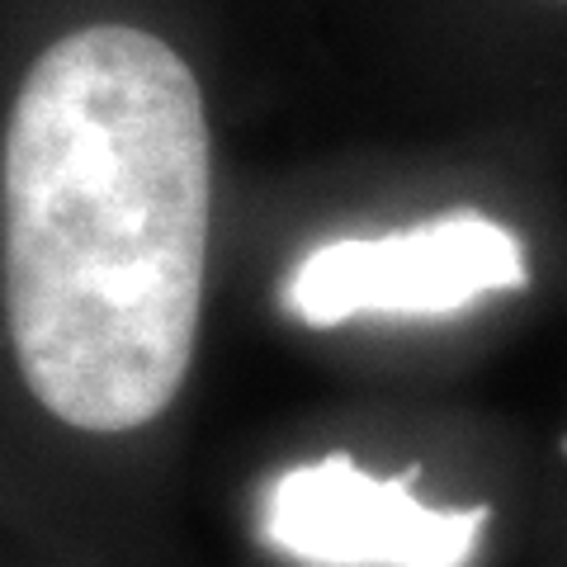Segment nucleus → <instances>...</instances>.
I'll return each instance as SVG.
<instances>
[{"label": "nucleus", "mask_w": 567, "mask_h": 567, "mask_svg": "<svg viewBox=\"0 0 567 567\" xmlns=\"http://www.w3.org/2000/svg\"><path fill=\"white\" fill-rule=\"evenodd\" d=\"M256 525L279 558L303 567H473L492 506L425 502L416 473H374L336 450L279 468Z\"/></svg>", "instance_id": "7ed1b4c3"}, {"label": "nucleus", "mask_w": 567, "mask_h": 567, "mask_svg": "<svg viewBox=\"0 0 567 567\" xmlns=\"http://www.w3.org/2000/svg\"><path fill=\"white\" fill-rule=\"evenodd\" d=\"M529 289V246L483 208H454L374 237H331L293 265L284 303L312 331L360 317H450Z\"/></svg>", "instance_id": "f03ea898"}, {"label": "nucleus", "mask_w": 567, "mask_h": 567, "mask_svg": "<svg viewBox=\"0 0 567 567\" xmlns=\"http://www.w3.org/2000/svg\"><path fill=\"white\" fill-rule=\"evenodd\" d=\"M213 246V133L166 39L85 24L48 43L0 142V298L52 421L133 435L185 393Z\"/></svg>", "instance_id": "f257e3e1"}, {"label": "nucleus", "mask_w": 567, "mask_h": 567, "mask_svg": "<svg viewBox=\"0 0 567 567\" xmlns=\"http://www.w3.org/2000/svg\"><path fill=\"white\" fill-rule=\"evenodd\" d=\"M548 6H567V0H548Z\"/></svg>", "instance_id": "20e7f679"}]
</instances>
